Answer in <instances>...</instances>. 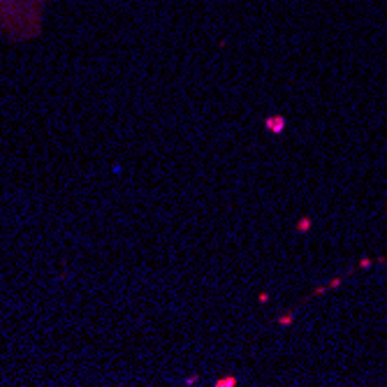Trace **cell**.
Masks as SVG:
<instances>
[{
  "instance_id": "6da1fadb",
  "label": "cell",
  "mask_w": 387,
  "mask_h": 387,
  "mask_svg": "<svg viewBox=\"0 0 387 387\" xmlns=\"http://www.w3.org/2000/svg\"><path fill=\"white\" fill-rule=\"evenodd\" d=\"M49 0H0V28L12 40L35 37L44 21Z\"/></svg>"
}]
</instances>
